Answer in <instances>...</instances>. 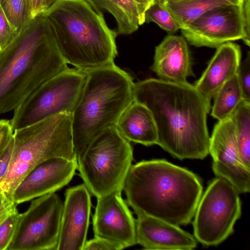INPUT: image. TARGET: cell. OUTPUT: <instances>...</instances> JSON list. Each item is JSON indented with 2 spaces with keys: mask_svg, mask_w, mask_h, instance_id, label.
Returning a JSON list of instances; mask_svg holds the SVG:
<instances>
[{
  "mask_svg": "<svg viewBox=\"0 0 250 250\" xmlns=\"http://www.w3.org/2000/svg\"><path fill=\"white\" fill-rule=\"evenodd\" d=\"M134 101L151 111L158 145L180 160L201 159L209 154L207 115L211 104L194 85L149 78L134 83Z\"/></svg>",
  "mask_w": 250,
  "mask_h": 250,
  "instance_id": "6da1fadb",
  "label": "cell"
},
{
  "mask_svg": "<svg viewBox=\"0 0 250 250\" xmlns=\"http://www.w3.org/2000/svg\"><path fill=\"white\" fill-rule=\"evenodd\" d=\"M68 67L43 13L35 16L0 50V115L14 111Z\"/></svg>",
  "mask_w": 250,
  "mask_h": 250,
  "instance_id": "7a4b0ae2",
  "label": "cell"
},
{
  "mask_svg": "<svg viewBox=\"0 0 250 250\" xmlns=\"http://www.w3.org/2000/svg\"><path fill=\"white\" fill-rule=\"evenodd\" d=\"M123 190L126 203L136 214L179 226L193 218L203 186L188 169L166 160L153 159L131 165Z\"/></svg>",
  "mask_w": 250,
  "mask_h": 250,
  "instance_id": "3957f363",
  "label": "cell"
},
{
  "mask_svg": "<svg viewBox=\"0 0 250 250\" xmlns=\"http://www.w3.org/2000/svg\"><path fill=\"white\" fill-rule=\"evenodd\" d=\"M66 63L85 72L114 63L116 30L84 0H57L43 13Z\"/></svg>",
  "mask_w": 250,
  "mask_h": 250,
  "instance_id": "277c9868",
  "label": "cell"
},
{
  "mask_svg": "<svg viewBox=\"0 0 250 250\" xmlns=\"http://www.w3.org/2000/svg\"><path fill=\"white\" fill-rule=\"evenodd\" d=\"M85 72V84L72 113L76 159L98 134L116 125L122 113L134 101L131 76L115 63Z\"/></svg>",
  "mask_w": 250,
  "mask_h": 250,
  "instance_id": "5b68a950",
  "label": "cell"
},
{
  "mask_svg": "<svg viewBox=\"0 0 250 250\" xmlns=\"http://www.w3.org/2000/svg\"><path fill=\"white\" fill-rule=\"evenodd\" d=\"M13 137L11 162L0 184L2 191L11 200L17 186L40 164L55 157L77 159L72 143L71 113L55 114L16 130Z\"/></svg>",
  "mask_w": 250,
  "mask_h": 250,
  "instance_id": "8992f818",
  "label": "cell"
},
{
  "mask_svg": "<svg viewBox=\"0 0 250 250\" xmlns=\"http://www.w3.org/2000/svg\"><path fill=\"white\" fill-rule=\"evenodd\" d=\"M133 160L129 141L115 126L94 137L77 158L84 184L96 198L123 190Z\"/></svg>",
  "mask_w": 250,
  "mask_h": 250,
  "instance_id": "52a82bcc",
  "label": "cell"
},
{
  "mask_svg": "<svg viewBox=\"0 0 250 250\" xmlns=\"http://www.w3.org/2000/svg\"><path fill=\"white\" fill-rule=\"evenodd\" d=\"M86 73L69 67L36 89L14 110L10 120L14 131L61 113H72L81 96Z\"/></svg>",
  "mask_w": 250,
  "mask_h": 250,
  "instance_id": "ba28073f",
  "label": "cell"
},
{
  "mask_svg": "<svg viewBox=\"0 0 250 250\" xmlns=\"http://www.w3.org/2000/svg\"><path fill=\"white\" fill-rule=\"evenodd\" d=\"M241 215L239 192L226 179L217 177L208 184L197 206L194 236L206 246H216L234 231Z\"/></svg>",
  "mask_w": 250,
  "mask_h": 250,
  "instance_id": "9c48e42d",
  "label": "cell"
},
{
  "mask_svg": "<svg viewBox=\"0 0 250 250\" xmlns=\"http://www.w3.org/2000/svg\"><path fill=\"white\" fill-rule=\"evenodd\" d=\"M63 203L55 192L36 198L20 216L7 250H57Z\"/></svg>",
  "mask_w": 250,
  "mask_h": 250,
  "instance_id": "30bf717a",
  "label": "cell"
},
{
  "mask_svg": "<svg viewBox=\"0 0 250 250\" xmlns=\"http://www.w3.org/2000/svg\"><path fill=\"white\" fill-rule=\"evenodd\" d=\"M181 30L187 42L196 47L217 48L226 42L243 40L245 37L243 4L212 9Z\"/></svg>",
  "mask_w": 250,
  "mask_h": 250,
  "instance_id": "8fae6325",
  "label": "cell"
},
{
  "mask_svg": "<svg viewBox=\"0 0 250 250\" xmlns=\"http://www.w3.org/2000/svg\"><path fill=\"white\" fill-rule=\"evenodd\" d=\"M209 153L217 177L229 182L239 193L250 189V168L243 163L238 149L235 125L231 118L218 121L209 138Z\"/></svg>",
  "mask_w": 250,
  "mask_h": 250,
  "instance_id": "7c38bea8",
  "label": "cell"
},
{
  "mask_svg": "<svg viewBox=\"0 0 250 250\" xmlns=\"http://www.w3.org/2000/svg\"><path fill=\"white\" fill-rule=\"evenodd\" d=\"M97 199L93 216L94 236L112 241L123 249L137 244L135 219L121 192H114Z\"/></svg>",
  "mask_w": 250,
  "mask_h": 250,
  "instance_id": "4fadbf2b",
  "label": "cell"
},
{
  "mask_svg": "<svg viewBox=\"0 0 250 250\" xmlns=\"http://www.w3.org/2000/svg\"><path fill=\"white\" fill-rule=\"evenodd\" d=\"M77 159L55 157L39 165L21 181L13 200L17 205L55 192L71 180L77 169Z\"/></svg>",
  "mask_w": 250,
  "mask_h": 250,
  "instance_id": "5bb4252c",
  "label": "cell"
},
{
  "mask_svg": "<svg viewBox=\"0 0 250 250\" xmlns=\"http://www.w3.org/2000/svg\"><path fill=\"white\" fill-rule=\"evenodd\" d=\"M64 195L57 250H83L89 227L91 194L83 184L67 189Z\"/></svg>",
  "mask_w": 250,
  "mask_h": 250,
  "instance_id": "9a60e30c",
  "label": "cell"
},
{
  "mask_svg": "<svg viewBox=\"0 0 250 250\" xmlns=\"http://www.w3.org/2000/svg\"><path fill=\"white\" fill-rule=\"evenodd\" d=\"M136 215V243L144 249L192 250L197 247L194 236L179 226L149 216Z\"/></svg>",
  "mask_w": 250,
  "mask_h": 250,
  "instance_id": "2e32d148",
  "label": "cell"
},
{
  "mask_svg": "<svg viewBox=\"0 0 250 250\" xmlns=\"http://www.w3.org/2000/svg\"><path fill=\"white\" fill-rule=\"evenodd\" d=\"M151 70L163 80L184 83L194 76L192 61L186 40L169 35L155 47Z\"/></svg>",
  "mask_w": 250,
  "mask_h": 250,
  "instance_id": "e0dca14e",
  "label": "cell"
},
{
  "mask_svg": "<svg viewBox=\"0 0 250 250\" xmlns=\"http://www.w3.org/2000/svg\"><path fill=\"white\" fill-rule=\"evenodd\" d=\"M240 46L232 42L218 47L201 77L194 85L210 104L218 89L237 73L241 62Z\"/></svg>",
  "mask_w": 250,
  "mask_h": 250,
  "instance_id": "ac0fdd59",
  "label": "cell"
},
{
  "mask_svg": "<svg viewBox=\"0 0 250 250\" xmlns=\"http://www.w3.org/2000/svg\"><path fill=\"white\" fill-rule=\"evenodd\" d=\"M115 127L129 142L145 146L157 144L155 120L150 110L142 103L133 101L122 113Z\"/></svg>",
  "mask_w": 250,
  "mask_h": 250,
  "instance_id": "d6986e66",
  "label": "cell"
},
{
  "mask_svg": "<svg viewBox=\"0 0 250 250\" xmlns=\"http://www.w3.org/2000/svg\"><path fill=\"white\" fill-rule=\"evenodd\" d=\"M98 13L106 12L115 19L118 34L130 35L145 22L134 0H84Z\"/></svg>",
  "mask_w": 250,
  "mask_h": 250,
  "instance_id": "ffe728a7",
  "label": "cell"
},
{
  "mask_svg": "<svg viewBox=\"0 0 250 250\" xmlns=\"http://www.w3.org/2000/svg\"><path fill=\"white\" fill-rule=\"evenodd\" d=\"M244 1V0H181L159 2L169 12L181 29H183L212 9L224 5L243 4Z\"/></svg>",
  "mask_w": 250,
  "mask_h": 250,
  "instance_id": "44dd1931",
  "label": "cell"
},
{
  "mask_svg": "<svg viewBox=\"0 0 250 250\" xmlns=\"http://www.w3.org/2000/svg\"><path fill=\"white\" fill-rule=\"evenodd\" d=\"M213 98L211 115L218 121L230 117L243 99L237 73L218 89Z\"/></svg>",
  "mask_w": 250,
  "mask_h": 250,
  "instance_id": "7402d4cb",
  "label": "cell"
},
{
  "mask_svg": "<svg viewBox=\"0 0 250 250\" xmlns=\"http://www.w3.org/2000/svg\"><path fill=\"white\" fill-rule=\"evenodd\" d=\"M240 158L250 168V101L243 99L230 116Z\"/></svg>",
  "mask_w": 250,
  "mask_h": 250,
  "instance_id": "603a6c76",
  "label": "cell"
},
{
  "mask_svg": "<svg viewBox=\"0 0 250 250\" xmlns=\"http://www.w3.org/2000/svg\"><path fill=\"white\" fill-rule=\"evenodd\" d=\"M11 25L18 33L33 18L31 0H0Z\"/></svg>",
  "mask_w": 250,
  "mask_h": 250,
  "instance_id": "cb8c5ba5",
  "label": "cell"
},
{
  "mask_svg": "<svg viewBox=\"0 0 250 250\" xmlns=\"http://www.w3.org/2000/svg\"><path fill=\"white\" fill-rule=\"evenodd\" d=\"M145 22H153L167 32L175 33L180 26L166 8L158 0L154 3L146 11Z\"/></svg>",
  "mask_w": 250,
  "mask_h": 250,
  "instance_id": "d4e9b609",
  "label": "cell"
},
{
  "mask_svg": "<svg viewBox=\"0 0 250 250\" xmlns=\"http://www.w3.org/2000/svg\"><path fill=\"white\" fill-rule=\"evenodd\" d=\"M16 209L0 223V250H7L15 233L20 216Z\"/></svg>",
  "mask_w": 250,
  "mask_h": 250,
  "instance_id": "484cf974",
  "label": "cell"
},
{
  "mask_svg": "<svg viewBox=\"0 0 250 250\" xmlns=\"http://www.w3.org/2000/svg\"><path fill=\"white\" fill-rule=\"evenodd\" d=\"M237 75L242 91L243 99L250 101V55L240 62Z\"/></svg>",
  "mask_w": 250,
  "mask_h": 250,
  "instance_id": "4316f807",
  "label": "cell"
},
{
  "mask_svg": "<svg viewBox=\"0 0 250 250\" xmlns=\"http://www.w3.org/2000/svg\"><path fill=\"white\" fill-rule=\"evenodd\" d=\"M18 34L10 24L0 4V50L10 43Z\"/></svg>",
  "mask_w": 250,
  "mask_h": 250,
  "instance_id": "83f0119b",
  "label": "cell"
},
{
  "mask_svg": "<svg viewBox=\"0 0 250 250\" xmlns=\"http://www.w3.org/2000/svg\"><path fill=\"white\" fill-rule=\"evenodd\" d=\"M122 247L116 243L105 238L94 236L86 241L83 250H121Z\"/></svg>",
  "mask_w": 250,
  "mask_h": 250,
  "instance_id": "f1b7e54d",
  "label": "cell"
},
{
  "mask_svg": "<svg viewBox=\"0 0 250 250\" xmlns=\"http://www.w3.org/2000/svg\"><path fill=\"white\" fill-rule=\"evenodd\" d=\"M14 149V137L0 155V184L8 171Z\"/></svg>",
  "mask_w": 250,
  "mask_h": 250,
  "instance_id": "f546056e",
  "label": "cell"
},
{
  "mask_svg": "<svg viewBox=\"0 0 250 250\" xmlns=\"http://www.w3.org/2000/svg\"><path fill=\"white\" fill-rule=\"evenodd\" d=\"M10 120H0V155L13 137Z\"/></svg>",
  "mask_w": 250,
  "mask_h": 250,
  "instance_id": "4dcf8cb0",
  "label": "cell"
},
{
  "mask_svg": "<svg viewBox=\"0 0 250 250\" xmlns=\"http://www.w3.org/2000/svg\"><path fill=\"white\" fill-rule=\"evenodd\" d=\"M17 204L3 192L0 194V223L17 209Z\"/></svg>",
  "mask_w": 250,
  "mask_h": 250,
  "instance_id": "1f68e13d",
  "label": "cell"
},
{
  "mask_svg": "<svg viewBox=\"0 0 250 250\" xmlns=\"http://www.w3.org/2000/svg\"><path fill=\"white\" fill-rule=\"evenodd\" d=\"M243 13L245 37L243 40L245 44H250V0H244L243 4Z\"/></svg>",
  "mask_w": 250,
  "mask_h": 250,
  "instance_id": "d6a6232c",
  "label": "cell"
},
{
  "mask_svg": "<svg viewBox=\"0 0 250 250\" xmlns=\"http://www.w3.org/2000/svg\"><path fill=\"white\" fill-rule=\"evenodd\" d=\"M33 17L43 13L47 9L46 0H31Z\"/></svg>",
  "mask_w": 250,
  "mask_h": 250,
  "instance_id": "836d02e7",
  "label": "cell"
},
{
  "mask_svg": "<svg viewBox=\"0 0 250 250\" xmlns=\"http://www.w3.org/2000/svg\"><path fill=\"white\" fill-rule=\"evenodd\" d=\"M141 15L145 18L146 11L154 3L155 0H134Z\"/></svg>",
  "mask_w": 250,
  "mask_h": 250,
  "instance_id": "e575fe53",
  "label": "cell"
},
{
  "mask_svg": "<svg viewBox=\"0 0 250 250\" xmlns=\"http://www.w3.org/2000/svg\"><path fill=\"white\" fill-rule=\"evenodd\" d=\"M57 0H46V7L47 9L53 4Z\"/></svg>",
  "mask_w": 250,
  "mask_h": 250,
  "instance_id": "d590c367",
  "label": "cell"
},
{
  "mask_svg": "<svg viewBox=\"0 0 250 250\" xmlns=\"http://www.w3.org/2000/svg\"><path fill=\"white\" fill-rule=\"evenodd\" d=\"M159 2H162L164 1H177V0H157Z\"/></svg>",
  "mask_w": 250,
  "mask_h": 250,
  "instance_id": "8d00e7d4",
  "label": "cell"
},
{
  "mask_svg": "<svg viewBox=\"0 0 250 250\" xmlns=\"http://www.w3.org/2000/svg\"><path fill=\"white\" fill-rule=\"evenodd\" d=\"M1 191H2V190H1V188H0V194L1 192Z\"/></svg>",
  "mask_w": 250,
  "mask_h": 250,
  "instance_id": "74e56055",
  "label": "cell"
}]
</instances>
